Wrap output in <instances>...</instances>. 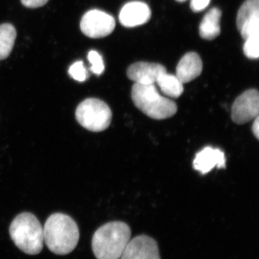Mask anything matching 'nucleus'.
Returning a JSON list of instances; mask_svg holds the SVG:
<instances>
[{
  "label": "nucleus",
  "mask_w": 259,
  "mask_h": 259,
  "mask_svg": "<svg viewBox=\"0 0 259 259\" xmlns=\"http://www.w3.org/2000/svg\"><path fill=\"white\" fill-rule=\"evenodd\" d=\"M44 240L48 248L56 255L71 253L79 240V230L72 218L64 213H54L44 228Z\"/></svg>",
  "instance_id": "f257e3e1"
},
{
  "label": "nucleus",
  "mask_w": 259,
  "mask_h": 259,
  "mask_svg": "<svg viewBox=\"0 0 259 259\" xmlns=\"http://www.w3.org/2000/svg\"><path fill=\"white\" fill-rule=\"evenodd\" d=\"M131 237V228L125 223H107L94 233L92 240L94 254L97 259H120Z\"/></svg>",
  "instance_id": "f03ea898"
},
{
  "label": "nucleus",
  "mask_w": 259,
  "mask_h": 259,
  "mask_svg": "<svg viewBox=\"0 0 259 259\" xmlns=\"http://www.w3.org/2000/svg\"><path fill=\"white\" fill-rule=\"evenodd\" d=\"M10 235L15 245L26 254H38L44 248V228L32 213L16 216L10 225Z\"/></svg>",
  "instance_id": "7ed1b4c3"
},
{
  "label": "nucleus",
  "mask_w": 259,
  "mask_h": 259,
  "mask_svg": "<svg viewBox=\"0 0 259 259\" xmlns=\"http://www.w3.org/2000/svg\"><path fill=\"white\" fill-rule=\"evenodd\" d=\"M134 105L145 115L155 120H164L176 114L177 106L170 99L161 96L154 83H135L131 91Z\"/></svg>",
  "instance_id": "20e7f679"
},
{
  "label": "nucleus",
  "mask_w": 259,
  "mask_h": 259,
  "mask_svg": "<svg viewBox=\"0 0 259 259\" xmlns=\"http://www.w3.org/2000/svg\"><path fill=\"white\" fill-rule=\"evenodd\" d=\"M112 113L105 102L97 98H88L78 105L76 118L88 131L101 132L111 123Z\"/></svg>",
  "instance_id": "39448f33"
},
{
  "label": "nucleus",
  "mask_w": 259,
  "mask_h": 259,
  "mask_svg": "<svg viewBox=\"0 0 259 259\" xmlns=\"http://www.w3.org/2000/svg\"><path fill=\"white\" fill-rule=\"evenodd\" d=\"M80 28L86 36L101 38L113 32L115 20L111 15L101 10H90L81 18Z\"/></svg>",
  "instance_id": "423d86ee"
},
{
  "label": "nucleus",
  "mask_w": 259,
  "mask_h": 259,
  "mask_svg": "<svg viewBox=\"0 0 259 259\" xmlns=\"http://www.w3.org/2000/svg\"><path fill=\"white\" fill-rule=\"evenodd\" d=\"M259 113V94L258 90H247L233 102L231 116L233 122L243 125L258 117Z\"/></svg>",
  "instance_id": "0eeeda50"
},
{
  "label": "nucleus",
  "mask_w": 259,
  "mask_h": 259,
  "mask_svg": "<svg viewBox=\"0 0 259 259\" xmlns=\"http://www.w3.org/2000/svg\"><path fill=\"white\" fill-rule=\"evenodd\" d=\"M237 27L244 40L259 35V0H246L238 10Z\"/></svg>",
  "instance_id": "6e6552de"
},
{
  "label": "nucleus",
  "mask_w": 259,
  "mask_h": 259,
  "mask_svg": "<svg viewBox=\"0 0 259 259\" xmlns=\"http://www.w3.org/2000/svg\"><path fill=\"white\" fill-rule=\"evenodd\" d=\"M120 259H161L157 243L151 237L141 235L130 240Z\"/></svg>",
  "instance_id": "1a4fd4ad"
},
{
  "label": "nucleus",
  "mask_w": 259,
  "mask_h": 259,
  "mask_svg": "<svg viewBox=\"0 0 259 259\" xmlns=\"http://www.w3.org/2000/svg\"><path fill=\"white\" fill-rule=\"evenodd\" d=\"M165 72H166V68L161 64L137 62L129 66L127 76L136 83L150 84L156 82L160 75Z\"/></svg>",
  "instance_id": "9d476101"
},
{
  "label": "nucleus",
  "mask_w": 259,
  "mask_h": 259,
  "mask_svg": "<svg viewBox=\"0 0 259 259\" xmlns=\"http://www.w3.org/2000/svg\"><path fill=\"white\" fill-rule=\"evenodd\" d=\"M151 16V10L146 3L131 2L122 8L119 19L123 26L134 28L147 23Z\"/></svg>",
  "instance_id": "9b49d317"
},
{
  "label": "nucleus",
  "mask_w": 259,
  "mask_h": 259,
  "mask_svg": "<svg viewBox=\"0 0 259 259\" xmlns=\"http://www.w3.org/2000/svg\"><path fill=\"white\" fill-rule=\"evenodd\" d=\"M226 156L221 150L212 147H206L196 155L193 161L194 169L201 173L207 174L214 167L226 168Z\"/></svg>",
  "instance_id": "f8f14e48"
},
{
  "label": "nucleus",
  "mask_w": 259,
  "mask_h": 259,
  "mask_svg": "<svg viewBox=\"0 0 259 259\" xmlns=\"http://www.w3.org/2000/svg\"><path fill=\"white\" fill-rule=\"evenodd\" d=\"M202 67V61L197 53H187L177 65L176 76L183 83L190 82L201 74Z\"/></svg>",
  "instance_id": "ddd939ff"
},
{
  "label": "nucleus",
  "mask_w": 259,
  "mask_h": 259,
  "mask_svg": "<svg viewBox=\"0 0 259 259\" xmlns=\"http://www.w3.org/2000/svg\"><path fill=\"white\" fill-rule=\"evenodd\" d=\"M222 12L212 8L204 15L199 25V35L205 40H213L221 34V19Z\"/></svg>",
  "instance_id": "4468645a"
},
{
  "label": "nucleus",
  "mask_w": 259,
  "mask_h": 259,
  "mask_svg": "<svg viewBox=\"0 0 259 259\" xmlns=\"http://www.w3.org/2000/svg\"><path fill=\"white\" fill-rule=\"evenodd\" d=\"M156 82L162 93L171 98H178L183 93V83L177 78L176 75L163 73L160 75Z\"/></svg>",
  "instance_id": "2eb2a0df"
},
{
  "label": "nucleus",
  "mask_w": 259,
  "mask_h": 259,
  "mask_svg": "<svg viewBox=\"0 0 259 259\" xmlns=\"http://www.w3.org/2000/svg\"><path fill=\"white\" fill-rule=\"evenodd\" d=\"M16 37V30L13 25H0V60H4L11 54Z\"/></svg>",
  "instance_id": "dca6fc26"
},
{
  "label": "nucleus",
  "mask_w": 259,
  "mask_h": 259,
  "mask_svg": "<svg viewBox=\"0 0 259 259\" xmlns=\"http://www.w3.org/2000/svg\"><path fill=\"white\" fill-rule=\"evenodd\" d=\"M243 52L247 57L257 59L259 56V35H252L245 39Z\"/></svg>",
  "instance_id": "f3484780"
},
{
  "label": "nucleus",
  "mask_w": 259,
  "mask_h": 259,
  "mask_svg": "<svg viewBox=\"0 0 259 259\" xmlns=\"http://www.w3.org/2000/svg\"><path fill=\"white\" fill-rule=\"evenodd\" d=\"M69 74L73 79L79 82L86 81L89 77L88 70L81 61H76L70 66Z\"/></svg>",
  "instance_id": "a211bd4d"
},
{
  "label": "nucleus",
  "mask_w": 259,
  "mask_h": 259,
  "mask_svg": "<svg viewBox=\"0 0 259 259\" xmlns=\"http://www.w3.org/2000/svg\"><path fill=\"white\" fill-rule=\"evenodd\" d=\"M88 60L91 64L90 70L97 75H100L105 70L103 59L98 52L95 51H90L88 54Z\"/></svg>",
  "instance_id": "6ab92c4d"
},
{
  "label": "nucleus",
  "mask_w": 259,
  "mask_h": 259,
  "mask_svg": "<svg viewBox=\"0 0 259 259\" xmlns=\"http://www.w3.org/2000/svg\"><path fill=\"white\" fill-rule=\"evenodd\" d=\"M210 0H192L190 8L195 13L202 11L208 6Z\"/></svg>",
  "instance_id": "aec40b11"
},
{
  "label": "nucleus",
  "mask_w": 259,
  "mask_h": 259,
  "mask_svg": "<svg viewBox=\"0 0 259 259\" xmlns=\"http://www.w3.org/2000/svg\"><path fill=\"white\" fill-rule=\"evenodd\" d=\"M49 0H21L22 4L28 8H37L47 4Z\"/></svg>",
  "instance_id": "412c9836"
},
{
  "label": "nucleus",
  "mask_w": 259,
  "mask_h": 259,
  "mask_svg": "<svg viewBox=\"0 0 259 259\" xmlns=\"http://www.w3.org/2000/svg\"><path fill=\"white\" fill-rule=\"evenodd\" d=\"M252 131H253V135L255 136L257 139L259 138V120L258 116L255 117L254 119V122H253V127H252Z\"/></svg>",
  "instance_id": "4be33fe9"
},
{
  "label": "nucleus",
  "mask_w": 259,
  "mask_h": 259,
  "mask_svg": "<svg viewBox=\"0 0 259 259\" xmlns=\"http://www.w3.org/2000/svg\"><path fill=\"white\" fill-rule=\"evenodd\" d=\"M177 2H180V3H183V2L187 1V0H177Z\"/></svg>",
  "instance_id": "5701e85b"
}]
</instances>
